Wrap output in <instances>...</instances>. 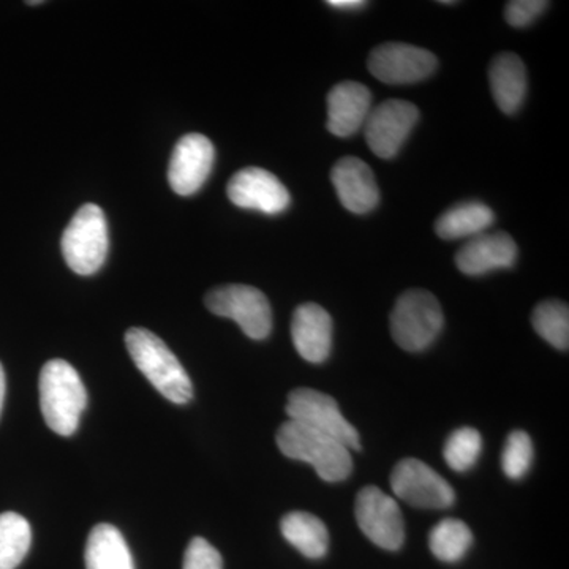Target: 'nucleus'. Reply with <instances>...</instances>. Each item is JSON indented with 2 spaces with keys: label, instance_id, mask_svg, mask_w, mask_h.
I'll return each instance as SVG.
<instances>
[{
  "label": "nucleus",
  "instance_id": "nucleus-8",
  "mask_svg": "<svg viewBox=\"0 0 569 569\" xmlns=\"http://www.w3.org/2000/svg\"><path fill=\"white\" fill-rule=\"evenodd\" d=\"M359 529L378 548L397 550L406 539L402 511L395 498L387 496L377 486L359 490L355 507Z\"/></svg>",
  "mask_w": 569,
  "mask_h": 569
},
{
  "label": "nucleus",
  "instance_id": "nucleus-12",
  "mask_svg": "<svg viewBox=\"0 0 569 569\" xmlns=\"http://www.w3.org/2000/svg\"><path fill=\"white\" fill-rule=\"evenodd\" d=\"M228 198L238 208L276 216L287 211L291 197L287 187L263 168H244L230 179Z\"/></svg>",
  "mask_w": 569,
  "mask_h": 569
},
{
  "label": "nucleus",
  "instance_id": "nucleus-17",
  "mask_svg": "<svg viewBox=\"0 0 569 569\" xmlns=\"http://www.w3.org/2000/svg\"><path fill=\"white\" fill-rule=\"evenodd\" d=\"M291 339L296 351L312 365H321L332 350V318L323 307L307 302L295 310Z\"/></svg>",
  "mask_w": 569,
  "mask_h": 569
},
{
  "label": "nucleus",
  "instance_id": "nucleus-28",
  "mask_svg": "<svg viewBox=\"0 0 569 569\" xmlns=\"http://www.w3.org/2000/svg\"><path fill=\"white\" fill-rule=\"evenodd\" d=\"M548 7L549 3L546 0H512L507 3L505 18L512 28H526L537 20Z\"/></svg>",
  "mask_w": 569,
  "mask_h": 569
},
{
  "label": "nucleus",
  "instance_id": "nucleus-29",
  "mask_svg": "<svg viewBox=\"0 0 569 569\" xmlns=\"http://www.w3.org/2000/svg\"><path fill=\"white\" fill-rule=\"evenodd\" d=\"M326 6L331 7V9L336 10H361L365 9L367 2L365 0H328Z\"/></svg>",
  "mask_w": 569,
  "mask_h": 569
},
{
  "label": "nucleus",
  "instance_id": "nucleus-9",
  "mask_svg": "<svg viewBox=\"0 0 569 569\" xmlns=\"http://www.w3.org/2000/svg\"><path fill=\"white\" fill-rule=\"evenodd\" d=\"M391 488L400 500L415 508L447 509L456 500L447 479L418 459H403L397 463L391 473Z\"/></svg>",
  "mask_w": 569,
  "mask_h": 569
},
{
  "label": "nucleus",
  "instance_id": "nucleus-4",
  "mask_svg": "<svg viewBox=\"0 0 569 569\" xmlns=\"http://www.w3.org/2000/svg\"><path fill=\"white\" fill-rule=\"evenodd\" d=\"M440 302L425 290H408L396 301L391 312V335L406 351L419 353L436 342L443 329Z\"/></svg>",
  "mask_w": 569,
  "mask_h": 569
},
{
  "label": "nucleus",
  "instance_id": "nucleus-26",
  "mask_svg": "<svg viewBox=\"0 0 569 569\" xmlns=\"http://www.w3.org/2000/svg\"><path fill=\"white\" fill-rule=\"evenodd\" d=\"M533 443L529 433L515 430L509 433L501 455V468L509 479H522L533 463Z\"/></svg>",
  "mask_w": 569,
  "mask_h": 569
},
{
  "label": "nucleus",
  "instance_id": "nucleus-21",
  "mask_svg": "<svg viewBox=\"0 0 569 569\" xmlns=\"http://www.w3.org/2000/svg\"><path fill=\"white\" fill-rule=\"evenodd\" d=\"M283 538L307 559H321L329 548V533L323 520L305 511L288 512L280 522Z\"/></svg>",
  "mask_w": 569,
  "mask_h": 569
},
{
  "label": "nucleus",
  "instance_id": "nucleus-18",
  "mask_svg": "<svg viewBox=\"0 0 569 569\" xmlns=\"http://www.w3.org/2000/svg\"><path fill=\"white\" fill-rule=\"evenodd\" d=\"M490 91L497 107L505 114H515L522 107L527 93V71L519 56L501 52L489 69Z\"/></svg>",
  "mask_w": 569,
  "mask_h": 569
},
{
  "label": "nucleus",
  "instance_id": "nucleus-30",
  "mask_svg": "<svg viewBox=\"0 0 569 569\" xmlns=\"http://www.w3.org/2000/svg\"><path fill=\"white\" fill-rule=\"evenodd\" d=\"M3 399H6V372H3V367L0 365V411H2Z\"/></svg>",
  "mask_w": 569,
  "mask_h": 569
},
{
  "label": "nucleus",
  "instance_id": "nucleus-15",
  "mask_svg": "<svg viewBox=\"0 0 569 569\" xmlns=\"http://www.w3.org/2000/svg\"><path fill=\"white\" fill-rule=\"evenodd\" d=\"M518 246L508 233H481L468 239L456 254L459 271L467 276H485L496 269L515 266Z\"/></svg>",
  "mask_w": 569,
  "mask_h": 569
},
{
  "label": "nucleus",
  "instance_id": "nucleus-5",
  "mask_svg": "<svg viewBox=\"0 0 569 569\" xmlns=\"http://www.w3.org/2000/svg\"><path fill=\"white\" fill-rule=\"evenodd\" d=\"M107 217L97 204L78 209L62 236V253L71 271L92 276L102 268L108 254Z\"/></svg>",
  "mask_w": 569,
  "mask_h": 569
},
{
  "label": "nucleus",
  "instance_id": "nucleus-22",
  "mask_svg": "<svg viewBox=\"0 0 569 569\" xmlns=\"http://www.w3.org/2000/svg\"><path fill=\"white\" fill-rule=\"evenodd\" d=\"M31 542L32 530L28 520L18 512L0 515V569L20 567L31 549Z\"/></svg>",
  "mask_w": 569,
  "mask_h": 569
},
{
  "label": "nucleus",
  "instance_id": "nucleus-16",
  "mask_svg": "<svg viewBox=\"0 0 569 569\" xmlns=\"http://www.w3.org/2000/svg\"><path fill=\"white\" fill-rule=\"evenodd\" d=\"M372 111V92L361 82L343 81L328 93V127L336 137H351L365 127Z\"/></svg>",
  "mask_w": 569,
  "mask_h": 569
},
{
  "label": "nucleus",
  "instance_id": "nucleus-11",
  "mask_svg": "<svg viewBox=\"0 0 569 569\" xmlns=\"http://www.w3.org/2000/svg\"><path fill=\"white\" fill-rule=\"evenodd\" d=\"M418 119V108L403 100H387L372 108L365 123L370 151L380 159H392L410 137Z\"/></svg>",
  "mask_w": 569,
  "mask_h": 569
},
{
  "label": "nucleus",
  "instance_id": "nucleus-27",
  "mask_svg": "<svg viewBox=\"0 0 569 569\" xmlns=\"http://www.w3.org/2000/svg\"><path fill=\"white\" fill-rule=\"evenodd\" d=\"M182 569H223L222 556L204 538H193L183 556Z\"/></svg>",
  "mask_w": 569,
  "mask_h": 569
},
{
  "label": "nucleus",
  "instance_id": "nucleus-6",
  "mask_svg": "<svg viewBox=\"0 0 569 569\" xmlns=\"http://www.w3.org/2000/svg\"><path fill=\"white\" fill-rule=\"evenodd\" d=\"M204 305L213 316L234 320L250 339L263 340L271 335V305L258 288L250 284L213 288L206 295Z\"/></svg>",
  "mask_w": 569,
  "mask_h": 569
},
{
  "label": "nucleus",
  "instance_id": "nucleus-14",
  "mask_svg": "<svg viewBox=\"0 0 569 569\" xmlns=\"http://www.w3.org/2000/svg\"><path fill=\"white\" fill-rule=\"evenodd\" d=\"M332 186L343 208L353 213H367L380 201L376 176L369 164L358 157H343L335 164Z\"/></svg>",
  "mask_w": 569,
  "mask_h": 569
},
{
  "label": "nucleus",
  "instance_id": "nucleus-25",
  "mask_svg": "<svg viewBox=\"0 0 569 569\" xmlns=\"http://www.w3.org/2000/svg\"><path fill=\"white\" fill-rule=\"evenodd\" d=\"M482 451V437L473 427H460L445 443L443 458L449 468L463 473L478 462Z\"/></svg>",
  "mask_w": 569,
  "mask_h": 569
},
{
  "label": "nucleus",
  "instance_id": "nucleus-19",
  "mask_svg": "<svg viewBox=\"0 0 569 569\" xmlns=\"http://www.w3.org/2000/svg\"><path fill=\"white\" fill-rule=\"evenodd\" d=\"M84 559L88 569H134L126 539L111 523L93 527L86 545Z\"/></svg>",
  "mask_w": 569,
  "mask_h": 569
},
{
  "label": "nucleus",
  "instance_id": "nucleus-20",
  "mask_svg": "<svg viewBox=\"0 0 569 569\" xmlns=\"http://www.w3.org/2000/svg\"><path fill=\"white\" fill-rule=\"evenodd\" d=\"M496 216L489 206L479 201H466L449 208L441 213L436 222L437 234L447 241L456 239L475 238L486 233V230L493 223Z\"/></svg>",
  "mask_w": 569,
  "mask_h": 569
},
{
  "label": "nucleus",
  "instance_id": "nucleus-2",
  "mask_svg": "<svg viewBox=\"0 0 569 569\" xmlns=\"http://www.w3.org/2000/svg\"><path fill=\"white\" fill-rule=\"evenodd\" d=\"M126 346L134 365L152 387L173 403H187L193 397V385L181 361L159 336L144 328L127 331Z\"/></svg>",
  "mask_w": 569,
  "mask_h": 569
},
{
  "label": "nucleus",
  "instance_id": "nucleus-10",
  "mask_svg": "<svg viewBox=\"0 0 569 569\" xmlns=\"http://www.w3.org/2000/svg\"><path fill=\"white\" fill-rule=\"evenodd\" d=\"M370 73L387 84H413L432 77L437 70L436 54L408 43H383L370 52Z\"/></svg>",
  "mask_w": 569,
  "mask_h": 569
},
{
  "label": "nucleus",
  "instance_id": "nucleus-1",
  "mask_svg": "<svg viewBox=\"0 0 569 569\" xmlns=\"http://www.w3.org/2000/svg\"><path fill=\"white\" fill-rule=\"evenodd\" d=\"M39 391L48 427L58 436H73L88 406V392L74 367L63 359L48 361L40 372Z\"/></svg>",
  "mask_w": 569,
  "mask_h": 569
},
{
  "label": "nucleus",
  "instance_id": "nucleus-24",
  "mask_svg": "<svg viewBox=\"0 0 569 569\" xmlns=\"http://www.w3.org/2000/svg\"><path fill=\"white\" fill-rule=\"evenodd\" d=\"M535 331L557 350L567 351L569 347V309L565 302H541L535 307L531 316Z\"/></svg>",
  "mask_w": 569,
  "mask_h": 569
},
{
  "label": "nucleus",
  "instance_id": "nucleus-23",
  "mask_svg": "<svg viewBox=\"0 0 569 569\" xmlns=\"http://www.w3.org/2000/svg\"><path fill=\"white\" fill-rule=\"evenodd\" d=\"M473 545V533L459 519H443L429 535V548L438 560L456 563Z\"/></svg>",
  "mask_w": 569,
  "mask_h": 569
},
{
  "label": "nucleus",
  "instance_id": "nucleus-13",
  "mask_svg": "<svg viewBox=\"0 0 569 569\" xmlns=\"http://www.w3.org/2000/svg\"><path fill=\"white\" fill-rule=\"evenodd\" d=\"M216 151L209 138L201 133H189L176 144L168 168L171 189L181 197L197 193L212 171Z\"/></svg>",
  "mask_w": 569,
  "mask_h": 569
},
{
  "label": "nucleus",
  "instance_id": "nucleus-3",
  "mask_svg": "<svg viewBox=\"0 0 569 569\" xmlns=\"http://www.w3.org/2000/svg\"><path fill=\"white\" fill-rule=\"evenodd\" d=\"M276 441L283 456L310 463L326 482L346 481L353 471V459L346 445L301 422L288 419L277 430Z\"/></svg>",
  "mask_w": 569,
  "mask_h": 569
},
{
  "label": "nucleus",
  "instance_id": "nucleus-7",
  "mask_svg": "<svg viewBox=\"0 0 569 569\" xmlns=\"http://www.w3.org/2000/svg\"><path fill=\"white\" fill-rule=\"evenodd\" d=\"M287 415L291 421L336 438L348 449L361 451V438L353 425L343 418L342 411L331 396L312 388H296L288 396Z\"/></svg>",
  "mask_w": 569,
  "mask_h": 569
}]
</instances>
